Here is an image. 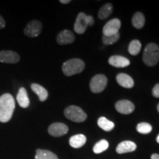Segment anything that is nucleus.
<instances>
[{
    "label": "nucleus",
    "mask_w": 159,
    "mask_h": 159,
    "mask_svg": "<svg viewBox=\"0 0 159 159\" xmlns=\"http://www.w3.org/2000/svg\"><path fill=\"white\" fill-rule=\"evenodd\" d=\"M15 109V99L11 94H4L0 97V122L11 120Z\"/></svg>",
    "instance_id": "f257e3e1"
},
{
    "label": "nucleus",
    "mask_w": 159,
    "mask_h": 159,
    "mask_svg": "<svg viewBox=\"0 0 159 159\" xmlns=\"http://www.w3.org/2000/svg\"><path fill=\"white\" fill-rule=\"evenodd\" d=\"M143 62L148 66H154L159 61V47L156 43H150L146 46L143 53Z\"/></svg>",
    "instance_id": "f03ea898"
},
{
    "label": "nucleus",
    "mask_w": 159,
    "mask_h": 159,
    "mask_svg": "<svg viewBox=\"0 0 159 159\" xmlns=\"http://www.w3.org/2000/svg\"><path fill=\"white\" fill-rule=\"evenodd\" d=\"M85 68V63L78 58L70 59L63 63L62 70L66 76H72L82 72Z\"/></svg>",
    "instance_id": "7ed1b4c3"
},
{
    "label": "nucleus",
    "mask_w": 159,
    "mask_h": 159,
    "mask_svg": "<svg viewBox=\"0 0 159 159\" xmlns=\"http://www.w3.org/2000/svg\"><path fill=\"white\" fill-rule=\"evenodd\" d=\"M94 19L91 16H87L84 13H80L77 15L74 25V30L77 34H83L89 26H92Z\"/></svg>",
    "instance_id": "20e7f679"
},
{
    "label": "nucleus",
    "mask_w": 159,
    "mask_h": 159,
    "mask_svg": "<svg viewBox=\"0 0 159 159\" xmlns=\"http://www.w3.org/2000/svg\"><path fill=\"white\" fill-rule=\"evenodd\" d=\"M64 115L67 119L75 122H83L87 119V115L80 107L71 105L64 110Z\"/></svg>",
    "instance_id": "39448f33"
},
{
    "label": "nucleus",
    "mask_w": 159,
    "mask_h": 159,
    "mask_svg": "<svg viewBox=\"0 0 159 159\" xmlns=\"http://www.w3.org/2000/svg\"><path fill=\"white\" fill-rule=\"evenodd\" d=\"M108 79L104 75H97L91 79L90 82V89L93 93L97 94L104 91L106 88Z\"/></svg>",
    "instance_id": "423d86ee"
},
{
    "label": "nucleus",
    "mask_w": 159,
    "mask_h": 159,
    "mask_svg": "<svg viewBox=\"0 0 159 159\" xmlns=\"http://www.w3.org/2000/svg\"><path fill=\"white\" fill-rule=\"evenodd\" d=\"M42 29V24L41 21H38V20H33V21H30L26 26L24 33L28 37H37L41 34Z\"/></svg>",
    "instance_id": "0eeeda50"
},
{
    "label": "nucleus",
    "mask_w": 159,
    "mask_h": 159,
    "mask_svg": "<svg viewBox=\"0 0 159 159\" xmlns=\"http://www.w3.org/2000/svg\"><path fill=\"white\" fill-rule=\"evenodd\" d=\"M121 27V21L118 19H114L108 21L105 24L102 29L103 35H114L118 34L119 29Z\"/></svg>",
    "instance_id": "6e6552de"
},
{
    "label": "nucleus",
    "mask_w": 159,
    "mask_h": 159,
    "mask_svg": "<svg viewBox=\"0 0 159 159\" xmlns=\"http://www.w3.org/2000/svg\"><path fill=\"white\" fill-rule=\"evenodd\" d=\"M69 131L67 125L61 122H55L52 124L48 128L49 135L54 137H60L64 136Z\"/></svg>",
    "instance_id": "1a4fd4ad"
},
{
    "label": "nucleus",
    "mask_w": 159,
    "mask_h": 159,
    "mask_svg": "<svg viewBox=\"0 0 159 159\" xmlns=\"http://www.w3.org/2000/svg\"><path fill=\"white\" fill-rule=\"evenodd\" d=\"M115 108L119 113L122 114H130L134 112L135 106L134 103L127 99H122L119 100L115 105Z\"/></svg>",
    "instance_id": "9d476101"
},
{
    "label": "nucleus",
    "mask_w": 159,
    "mask_h": 159,
    "mask_svg": "<svg viewBox=\"0 0 159 159\" xmlns=\"http://www.w3.org/2000/svg\"><path fill=\"white\" fill-rule=\"evenodd\" d=\"M19 60V55L16 52L9 50L0 52V62L5 63H17Z\"/></svg>",
    "instance_id": "9b49d317"
},
{
    "label": "nucleus",
    "mask_w": 159,
    "mask_h": 159,
    "mask_svg": "<svg viewBox=\"0 0 159 159\" xmlns=\"http://www.w3.org/2000/svg\"><path fill=\"white\" fill-rule=\"evenodd\" d=\"M75 41V35L73 33L69 30H64L60 32L57 36V42L61 45L69 44Z\"/></svg>",
    "instance_id": "f8f14e48"
},
{
    "label": "nucleus",
    "mask_w": 159,
    "mask_h": 159,
    "mask_svg": "<svg viewBox=\"0 0 159 159\" xmlns=\"http://www.w3.org/2000/svg\"><path fill=\"white\" fill-rule=\"evenodd\" d=\"M109 64L116 68H124L130 65V61L126 57L119 56V55H113L108 59Z\"/></svg>",
    "instance_id": "ddd939ff"
},
{
    "label": "nucleus",
    "mask_w": 159,
    "mask_h": 159,
    "mask_svg": "<svg viewBox=\"0 0 159 159\" xmlns=\"http://www.w3.org/2000/svg\"><path fill=\"white\" fill-rule=\"evenodd\" d=\"M136 149V144L131 141H125L121 142L116 147V152L119 154L127 153V152H134Z\"/></svg>",
    "instance_id": "4468645a"
},
{
    "label": "nucleus",
    "mask_w": 159,
    "mask_h": 159,
    "mask_svg": "<svg viewBox=\"0 0 159 159\" xmlns=\"http://www.w3.org/2000/svg\"><path fill=\"white\" fill-rule=\"evenodd\" d=\"M116 81L119 85L126 89H131L134 85V81L132 77L129 76L128 75L124 74V73H120V74L117 75Z\"/></svg>",
    "instance_id": "2eb2a0df"
},
{
    "label": "nucleus",
    "mask_w": 159,
    "mask_h": 159,
    "mask_svg": "<svg viewBox=\"0 0 159 159\" xmlns=\"http://www.w3.org/2000/svg\"><path fill=\"white\" fill-rule=\"evenodd\" d=\"M16 99L18 101V103L21 108H26L30 105V99L28 97V94H27V90L24 88V87H21V88L19 89V92L17 94Z\"/></svg>",
    "instance_id": "dca6fc26"
},
{
    "label": "nucleus",
    "mask_w": 159,
    "mask_h": 159,
    "mask_svg": "<svg viewBox=\"0 0 159 159\" xmlns=\"http://www.w3.org/2000/svg\"><path fill=\"white\" fill-rule=\"evenodd\" d=\"M86 142V137L83 134H77L71 136L69 139V144L73 148H80Z\"/></svg>",
    "instance_id": "f3484780"
},
{
    "label": "nucleus",
    "mask_w": 159,
    "mask_h": 159,
    "mask_svg": "<svg viewBox=\"0 0 159 159\" xmlns=\"http://www.w3.org/2000/svg\"><path fill=\"white\" fill-rule=\"evenodd\" d=\"M31 89L34 93H35L39 97L40 101L43 102L48 97V92L47 89L41 86V85L37 84V83H33L31 85Z\"/></svg>",
    "instance_id": "a211bd4d"
},
{
    "label": "nucleus",
    "mask_w": 159,
    "mask_h": 159,
    "mask_svg": "<svg viewBox=\"0 0 159 159\" xmlns=\"http://www.w3.org/2000/svg\"><path fill=\"white\" fill-rule=\"evenodd\" d=\"M97 125L101 129H102L103 130L107 131V132H109V131H111L114 128V123L111 121L108 120V119H106L105 117H100L97 121Z\"/></svg>",
    "instance_id": "6ab92c4d"
},
{
    "label": "nucleus",
    "mask_w": 159,
    "mask_h": 159,
    "mask_svg": "<svg viewBox=\"0 0 159 159\" xmlns=\"http://www.w3.org/2000/svg\"><path fill=\"white\" fill-rule=\"evenodd\" d=\"M132 24L135 28L142 29L145 24V18L143 13L141 12H137L135 13L132 19Z\"/></svg>",
    "instance_id": "aec40b11"
},
{
    "label": "nucleus",
    "mask_w": 159,
    "mask_h": 159,
    "mask_svg": "<svg viewBox=\"0 0 159 159\" xmlns=\"http://www.w3.org/2000/svg\"><path fill=\"white\" fill-rule=\"evenodd\" d=\"M35 159H58V158L51 151L39 149L36 150Z\"/></svg>",
    "instance_id": "412c9836"
},
{
    "label": "nucleus",
    "mask_w": 159,
    "mask_h": 159,
    "mask_svg": "<svg viewBox=\"0 0 159 159\" xmlns=\"http://www.w3.org/2000/svg\"><path fill=\"white\" fill-rule=\"evenodd\" d=\"M113 12V6L111 3L105 4L99 9L98 18L99 19H105L109 17Z\"/></svg>",
    "instance_id": "4be33fe9"
},
{
    "label": "nucleus",
    "mask_w": 159,
    "mask_h": 159,
    "mask_svg": "<svg viewBox=\"0 0 159 159\" xmlns=\"http://www.w3.org/2000/svg\"><path fill=\"white\" fill-rule=\"evenodd\" d=\"M142 44L139 40H133L128 47V52L131 55H137L140 52Z\"/></svg>",
    "instance_id": "5701e85b"
},
{
    "label": "nucleus",
    "mask_w": 159,
    "mask_h": 159,
    "mask_svg": "<svg viewBox=\"0 0 159 159\" xmlns=\"http://www.w3.org/2000/svg\"><path fill=\"white\" fill-rule=\"evenodd\" d=\"M108 147L109 144L108 141H106L105 139H102V140H100L94 145V148H93V151H94V153L99 154L106 150L108 148Z\"/></svg>",
    "instance_id": "b1692460"
},
{
    "label": "nucleus",
    "mask_w": 159,
    "mask_h": 159,
    "mask_svg": "<svg viewBox=\"0 0 159 159\" xmlns=\"http://www.w3.org/2000/svg\"><path fill=\"white\" fill-rule=\"evenodd\" d=\"M152 128L151 125L147 122H141L137 125L136 130L138 131L139 134H148L152 131Z\"/></svg>",
    "instance_id": "393cba45"
},
{
    "label": "nucleus",
    "mask_w": 159,
    "mask_h": 159,
    "mask_svg": "<svg viewBox=\"0 0 159 159\" xmlns=\"http://www.w3.org/2000/svg\"><path fill=\"white\" fill-rule=\"evenodd\" d=\"M120 38V35L119 33L114 35H108V36H105V35H103L102 39V42L105 45H111L114 44V43H116L117 41Z\"/></svg>",
    "instance_id": "a878e982"
},
{
    "label": "nucleus",
    "mask_w": 159,
    "mask_h": 159,
    "mask_svg": "<svg viewBox=\"0 0 159 159\" xmlns=\"http://www.w3.org/2000/svg\"><path fill=\"white\" fill-rule=\"evenodd\" d=\"M152 95L156 98H159V83L155 85L152 89Z\"/></svg>",
    "instance_id": "bb28decb"
},
{
    "label": "nucleus",
    "mask_w": 159,
    "mask_h": 159,
    "mask_svg": "<svg viewBox=\"0 0 159 159\" xmlns=\"http://www.w3.org/2000/svg\"><path fill=\"white\" fill-rule=\"evenodd\" d=\"M5 27V21L4 20L2 16L0 15V29H3Z\"/></svg>",
    "instance_id": "cd10ccee"
},
{
    "label": "nucleus",
    "mask_w": 159,
    "mask_h": 159,
    "mask_svg": "<svg viewBox=\"0 0 159 159\" xmlns=\"http://www.w3.org/2000/svg\"><path fill=\"white\" fill-rule=\"evenodd\" d=\"M151 159H159V155L158 154H152L151 156Z\"/></svg>",
    "instance_id": "c85d7f7f"
},
{
    "label": "nucleus",
    "mask_w": 159,
    "mask_h": 159,
    "mask_svg": "<svg viewBox=\"0 0 159 159\" xmlns=\"http://www.w3.org/2000/svg\"><path fill=\"white\" fill-rule=\"evenodd\" d=\"M60 2L62 3V4H68L69 2H71L70 0H61L60 1Z\"/></svg>",
    "instance_id": "c756f323"
},
{
    "label": "nucleus",
    "mask_w": 159,
    "mask_h": 159,
    "mask_svg": "<svg viewBox=\"0 0 159 159\" xmlns=\"http://www.w3.org/2000/svg\"><path fill=\"white\" fill-rule=\"evenodd\" d=\"M156 141H157V142H158V144H159V134H158V136H157V138H156Z\"/></svg>",
    "instance_id": "7c9ffc66"
},
{
    "label": "nucleus",
    "mask_w": 159,
    "mask_h": 159,
    "mask_svg": "<svg viewBox=\"0 0 159 159\" xmlns=\"http://www.w3.org/2000/svg\"><path fill=\"white\" fill-rule=\"evenodd\" d=\"M157 110H158V113H159V104L158 105V106H157Z\"/></svg>",
    "instance_id": "2f4dec72"
}]
</instances>
